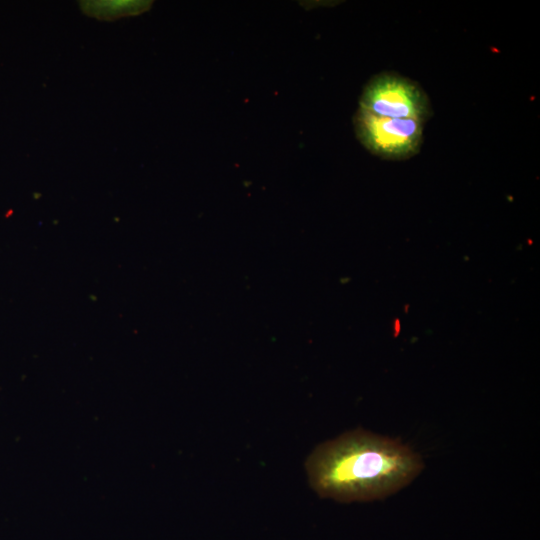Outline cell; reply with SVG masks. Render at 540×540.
<instances>
[{
  "label": "cell",
  "mask_w": 540,
  "mask_h": 540,
  "mask_svg": "<svg viewBox=\"0 0 540 540\" xmlns=\"http://www.w3.org/2000/svg\"><path fill=\"white\" fill-rule=\"evenodd\" d=\"M305 468L320 497L348 503L396 493L421 472L423 463L400 442L358 429L320 444Z\"/></svg>",
  "instance_id": "cell-1"
},
{
  "label": "cell",
  "mask_w": 540,
  "mask_h": 540,
  "mask_svg": "<svg viewBox=\"0 0 540 540\" xmlns=\"http://www.w3.org/2000/svg\"><path fill=\"white\" fill-rule=\"evenodd\" d=\"M359 108L374 115L412 119L425 124L432 116L429 98L421 86L395 72H381L365 85Z\"/></svg>",
  "instance_id": "cell-2"
},
{
  "label": "cell",
  "mask_w": 540,
  "mask_h": 540,
  "mask_svg": "<svg viewBox=\"0 0 540 540\" xmlns=\"http://www.w3.org/2000/svg\"><path fill=\"white\" fill-rule=\"evenodd\" d=\"M353 124L359 142L379 158L404 160L420 151L424 127L422 122L377 116L358 108Z\"/></svg>",
  "instance_id": "cell-3"
},
{
  "label": "cell",
  "mask_w": 540,
  "mask_h": 540,
  "mask_svg": "<svg viewBox=\"0 0 540 540\" xmlns=\"http://www.w3.org/2000/svg\"><path fill=\"white\" fill-rule=\"evenodd\" d=\"M79 3L85 15L101 21H113L146 12L153 2L146 0H90Z\"/></svg>",
  "instance_id": "cell-4"
}]
</instances>
